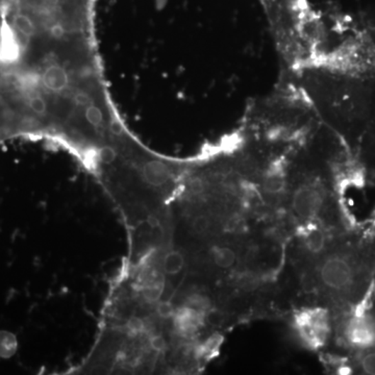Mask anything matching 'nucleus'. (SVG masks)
Segmentation results:
<instances>
[{"label": "nucleus", "mask_w": 375, "mask_h": 375, "mask_svg": "<svg viewBox=\"0 0 375 375\" xmlns=\"http://www.w3.org/2000/svg\"><path fill=\"white\" fill-rule=\"evenodd\" d=\"M77 101L81 104H89L91 103L90 97L86 94H79L77 96Z\"/></svg>", "instance_id": "obj_16"}, {"label": "nucleus", "mask_w": 375, "mask_h": 375, "mask_svg": "<svg viewBox=\"0 0 375 375\" xmlns=\"http://www.w3.org/2000/svg\"><path fill=\"white\" fill-rule=\"evenodd\" d=\"M52 35H55V37L60 38V37H62V35H63L64 30H62L61 28H57V26H55V28H52Z\"/></svg>", "instance_id": "obj_17"}, {"label": "nucleus", "mask_w": 375, "mask_h": 375, "mask_svg": "<svg viewBox=\"0 0 375 375\" xmlns=\"http://www.w3.org/2000/svg\"><path fill=\"white\" fill-rule=\"evenodd\" d=\"M42 81L48 90L59 92L68 86V74L61 66L52 65L46 69Z\"/></svg>", "instance_id": "obj_8"}, {"label": "nucleus", "mask_w": 375, "mask_h": 375, "mask_svg": "<svg viewBox=\"0 0 375 375\" xmlns=\"http://www.w3.org/2000/svg\"><path fill=\"white\" fill-rule=\"evenodd\" d=\"M143 175L148 184L155 187H161L173 181L177 173L164 162L150 161L144 167Z\"/></svg>", "instance_id": "obj_7"}, {"label": "nucleus", "mask_w": 375, "mask_h": 375, "mask_svg": "<svg viewBox=\"0 0 375 375\" xmlns=\"http://www.w3.org/2000/svg\"><path fill=\"white\" fill-rule=\"evenodd\" d=\"M101 161L104 162V163H112L113 161L115 159V157H116V154H115V150H113V148L111 147H104L103 150H101Z\"/></svg>", "instance_id": "obj_14"}, {"label": "nucleus", "mask_w": 375, "mask_h": 375, "mask_svg": "<svg viewBox=\"0 0 375 375\" xmlns=\"http://www.w3.org/2000/svg\"><path fill=\"white\" fill-rule=\"evenodd\" d=\"M15 28L26 37H32L35 34V26L32 20L26 15L18 14L14 18Z\"/></svg>", "instance_id": "obj_10"}, {"label": "nucleus", "mask_w": 375, "mask_h": 375, "mask_svg": "<svg viewBox=\"0 0 375 375\" xmlns=\"http://www.w3.org/2000/svg\"><path fill=\"white\" fill-rule=\"evenodd\" d=\"M295 235L299 240L301 250L308 256L316 259L325 252L328 247V235L320 221H301L295 228Z\"/></svg>", "instance_id": "obj_5"}, {"label": "nucleus", "mask_w": 375, "mask_h": 375, "mask_svg": "<svg viewBox=\"0 0 375 375\" xmlns=\"http://www.w3.org/2000/svg\"><path fill=\"white\" fill-rule=\"evenodd\" d=\"M110 130L111 132H112L113 134L116 135V136H119V135H122V133H123V128H122L121 124L118 123L117 121H113L112 123H111Z\"/></svg>", "instance_id": "obj_15"}, {"label": "nucleus", "mask_w": 375, "mask_h": 375, "mask_svg": "<svg viewBox=\"0 0 375 375\" xmlns=\"http://www.w3.org/2000/svg\"><path fill=\"white\" fill-rule=\"evenodd\" d=\"M359 364L364 374L375 375V352H368L362 357Z\"/></svg>", "instance_id": "obj_12"}, {"label": "nucleus", "mask_w": 375, "mask_h": 375, "mask_svg": "<svg viewBox=\"0 0 375 375\" xmlns=\"http://www.w3.org/2000/svg\"><path fill=\"white\" fill-rule=\"evenodd\" d=\"M17 55V42L15 41L12 33L9 30H6L2 34L1 42H0V59L12 61Z\"/></svg>", "instance_id": "obj_9"}, {"label": "nucleus", "mask_w": 375, "mask_h": 375, "mask_svg": "<svg viewBox=\"0 0 375 375\" xmlns=\"http://www.w3.org/2000/svg\"><path fill=\"white\" fill-rule=\"evenodd\" d=\"M28 106H30V110L38 115L45 114L46 110H47V106H46V101H44L43 97L34 96L28 101Z\"/></svg>", "instance_id": "obj_13"}, {"label": "nucleus", "mask_w": 375, "mask_h": 375, "mask_svg": "<svg viewBox=\"0 0 375 375\" xmlns=\"http://www.w3.org/2000/svg\"><path fill=\"white\" fill-rule=\"evenodd\" d=\"M297 88L348 150L359 142L375 141V71L308 65L299 71Z\"/></svg>", "instance_id": "obj_1"}, {"label": "nucleus", "mask_w": 375, "mask_h": 375, "mask_svg": "<svg viewBox=\"0 0 375 375\" xmlns=\"http://www.w3.org/2000/svg\"><path fill=\"white\" fill-rule=\"evenodd\" d=\"M86 118L93 126L101 125L103 122V115L101 108L95 106H90L86 110Z\"/></svg>", "instance_id": "obj_11"}, {"label": "nucleus", "mask_w": 375, "mask_h": 375, "mask_svg": "<svg viewBox=\"0 0 375 375\" xmlns=\"http://www.w3.org/2000/svg\"><path fill=\"white\" fill-rule=\"evenodd\" d=\"M242 254L230 242L215 243L208 250V261L218 272H234L241 263Z\"/></svg>", "instance_id": "obj_6"}, {"label": "nucleus", "mask_w": 375, "mask_h": 375, "mask_svg": "<svg viewBox=\"0 0 375 375\" xmlns=\"http://www.w3.org/2000/svg\"><path fill=\"white\" fill-rule=\"evenodd\" d=\"M312 283L332 298H345L357 290L361 279L358 262L342 250H325L315 259Z\"/></svg>", "instance_id": "obj_2"}, {"label": "nucleus", "mask_w": 375, "mask_h": 375, "mask_svg": "<svg viewBox=\"0 0 375 375\" xmlns=\"http://www.w3.org/2000/svg\"><path fill=\"white\" fill-rule=\"evenodd\" d=\"M292 330L301 345L318 352L326 345L332 334V321L328 308L303 307L292 315Z\"/></svg>", "instance_id": "obj_3"}, {"label": "nucleus", "mask_w": 375, "mask_h": 375, "mask_svg": "<svg viewBox=\"0 0 375 375\" xmlns=\"http://www.w3.org/2000/svg\"><path fill=\"white\" fill-rule=\"evenodd\" d=\"M343 338L352 347L359 349L374 347L375 319L367 314H354L344 325Z\"/></svg>", "instance_id": "obj_4"}]
</instances>
